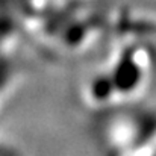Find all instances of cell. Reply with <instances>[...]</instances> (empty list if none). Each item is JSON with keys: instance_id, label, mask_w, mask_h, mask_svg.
<instances>
[{"instance_id": "obj_1", "label": "cell", "mask_w": 156, "mask_h": 156, "mask_svg": "<svg viewBox=\"0 0 156 156\" xmlns=\"http://www.w3.org/2000/svg\"><path fill=\"white\" fill-rule=\"evenodd\" d=\"M115 90L118 103L141 97L156 74L155 49L140 38L124 41L103 67Z\"/></svg>"}]
</instances>
